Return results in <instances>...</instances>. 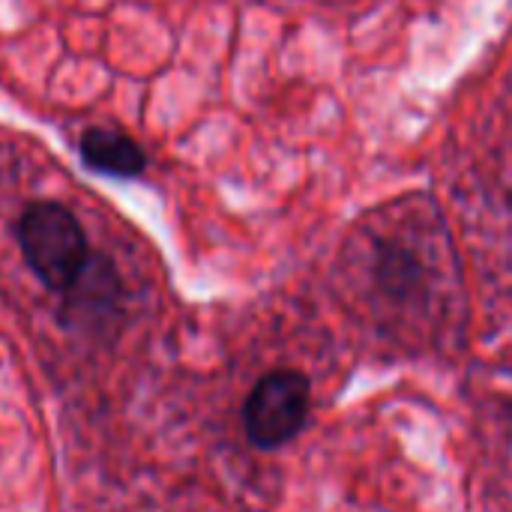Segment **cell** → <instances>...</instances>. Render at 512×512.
I'll return each mask as SVG.
<instances>
[{
    "instance_id": "3957f363",
    "label": "cell",
    "mask_w": 512,
    "mask_h": 512,
    "mask_svg": "<svg viewBox=\"0 0 512 512\" xmlns=\"http://www.w3.org/2000/svg\"><path fill=\"white\" fill-rule=\"evenodd\" d=\"M81 162L108 177H138L147 165L141 144L117 129H87L78 141Z\"/></svg>"
},
{
    "instance_id": "277c9868",
    "label": "cell",
    "mask_w": 512,
    "mask_h": 512,
    "mask_svg": "<svg viewBox=\"0 0 512 512\" xmlns=\"http://www.w3.org/2000/svg\"><path fill=\"white\" fill-rule=\"evenodd\" d=\"M378 285L390 300H411L423 288V267L405 249H387L378 258Z\"/></svg>"
},
{
    "instance_id": "6da1fadb",
    "label": "cell",
    "mask_w": 512,
    "mask_h": 512,
    "mask_svg": "<svg viewBox=\"0 0 512 512\" xmlns=\"http://www.w3.org/2000/svg\"><path fill=\"white\" fill-rule=\"evenodd\" d=\"M15 234L33 276L57 294H69L90 267L87 234L78 216L57 201L30 204L18 216Z\"/></svg>"
},
{
    "instance_id": "7a4b0ae2",
    "label": "cell",
    "mask_w": 512,
    "mask_h": 512,
    "mask_svg": "<svg viewBox=\"0 0 512 512\" xmlns=\"http://www.w3.org/2000/svg\"><path fill=\"white\" fill-rule=\"evenodd\" d=\"M309 417V381L294 369L267 372L243 405V432L252 447L276 450L297 438Z\"/></svg>"
}]
</instances>
